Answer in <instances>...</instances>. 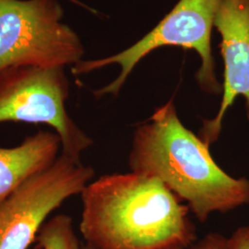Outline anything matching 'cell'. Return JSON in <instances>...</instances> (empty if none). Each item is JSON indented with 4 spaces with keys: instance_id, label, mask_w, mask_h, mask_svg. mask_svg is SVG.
I'll return each instance as SVG.
<instances>
[{
    "instance_id": "6da1fadb",
    "label": "cell",
    "mask_w": 249,
    "mask_h": 249,
    "mask_svg": "<svg viewBox=\"0 0 249 249\" xmlns=\"http://www.w3.org/2000/svg\"><path fill=\"white\" fill-rule=\"evenodd\" d=\"M81 196L80 231L93 249H188L189 209L158 178L128 172L92 180Z\"/></svg>"
},
{
    "instance_id": "30bf717a",
    "label": "cell",
    "mask_w": 249,
    "mask_h": 249,
    "mask_svg": "<svg viewBox=\"0 0 249 249\" xmlns=\"http://www.w3.org/2000/svg\"><path fill=\"white\" fill-rule=\"evenodd\" d=\"M189 249H231L229 238L218 232H210Z\"/></svg>"
},
{
    "instance_id": "5b68a950",
    "label": "cell",
    "mask_w": 249,
    "mask_h": 249,
    "mask_svg": "<svg viewBox=\"0 0 249 249\" xmlns=\"http://www.w3.org/2000/svg\"><path fill=\"white\" fill-rule=\"evenodd\" d=\"M70 80L65 68L18 66L0 71V124L22 122L52 127L61 152L75 159L93 144L68 114Z\"/></svg>"
},
{
    "instance_id": "52a82bcc",
    "label": "cell",
    "mask_w": 249,
    "mask_h": 249,
    "mask_svg": "<svg viewBox=\"0 0 249 249\" xmlns=\"http://www.w3.org/2000/svg\"><path fill=\"white\" fill-rule=\"evenodd\" d=\"M214 27L222 37L220 47L224 73L219 111L213 119L203 120L198 132L209 146L218 141L224 116L238 96L246 101L249 120V0H222Z\"/></svg>"
},
{
    "instance_id": "7a4b0ae2",
    "label": "cell",
    "mask_w": 249,
    "mask_h": 249,
    "mask_svg": "<svg viewBox=\"0 0 249 249\" xmlns=\"http://www.w3.org/2000/svg\"><path fill=\"white\" fill-rule=\"evenodd\" d=\"M130 171L158 178L205 223L249 204V180L234 178L213 160L210 146L187 128L171 100L133 133Z\"/></svg>"
},
{
    "instance_id": "8fae6325",
    "label": "cell",
    "mask_w": 249,
    "mask_h": 249,
    "mask_svg": "<svg viewBox=\"0 0 249 249\" xmlns=\"http://www.w3.org/2000/svg\"><path fill=\"white\" fill-rule=\"evenodd\" d=\"M231 249H249V226L236 229L229 237Z\"/></svg>"
},
{
    "instance_id": "8992f818",
    "label": "cell",
    "mask_w": 249,
    "mask_h": 249,
    "mask_svg": "<svg viewBox=\"0 0 249 249\" xmlns=\"http://www.w3.org/2000/svg\"><path fill=\"white\" fill-rule=\"evenodd\" d=\"M94 170L62 152L48 168L28 179L0 204V249H28L49 215L80 195Z\"/></svg>"
},
{
    "instance_id": "9c48e42d",
    "label": "cell",
    "mask_w": 249,
    "mask_h": 249,
    "mask_svg": "<svg viewBox=\"0 0 249 249\" xmlns=\"http://www.w3.org/2000/svg\"><path fill=\"white\" fill-rule=\"evenodd\" d=\"M37 249H85L74 229L71 217L57 214L47 220L36 237Z\"/></svg>"
},
{
    "instance_id": "ba28073f",
    "label": "cell",
    "mask_w": 249,
    "mask_h": 249,
    "mask_svg": "<svg viewBox=\"0 0 249 249\" xmlns=\"http://www.w3.org/2000/svg\"><path fill=\"white\" fill-rule=\"evenodd\" d=\"M61 153L54 131L40 130L14 147H0V204L18 187L48 168Z\"/></svg>"
},
{
    "instance_id": "3957f363",
    "label": "cell",
    "mask_w": 249,
    "mask_h": 249,
    "mask_svg": "<svg viewBox=\"0 0 249 249\" xmlns=\"http://www.w3.org/2000/svg\"><path fill=\"white\" fill-rule=\"evenodd\" d=\"M222 0H179L176 7L142 40L126 50L107 58L81 60L72 67L74 75H82L112 64L121 67L116 80L93 91L95 97L117 95L136 65L147 54L161 46H181L199 54L201 65L196 79L200 89L211 94L223 92L215 73L212 54V31Z\"/></svg>"
},
{
    "instance_id": "7c38bea8",
    "label": "cell",
    "mask_w": 249,
    "mask_h": 249,
    "mask_svg": "<svg viewBox=\"0 0 249 249\" xmlns=\"http://www.w3.org/2000/svg\"><path fill=\"white\" fill-rule=\"evenodd\" d=\"M70 1H71V2H74V3H76V4H78V5H80V6H82V4L79 2L78 0H70Z\"/></svg>"
},
{
    "instance_id": "4fadbf2b",
    "label": "cell",
    "mask_w": 249,
    "mask_h": 249,
    "mask_svg": "<svg viewBox=\"0 0 249 249\" xmlns=\"http://www.w3.org/2000/svg\"><path fill=\"white\" fill-rule=\"evenodd\" d=\"M85 249H91L90 247H89V246H87V245H85Z\"/></svg>"
},
{
    "instance_id": "277c9868",
    "label": "cell",
    "mask_w": 249,
    "mask_h": 249,
    "mask_svg": "<svg viewBox=\"0 0 249 249\" xmlns=\"http://www.w3.org/2000/svg\"><path fill=\"white\" fill-rule=\"evenodd\" d=\"M58 0H0V71L11 67L74 66L84 47L63 23Z\"/></svg>"
}]
</instances>
